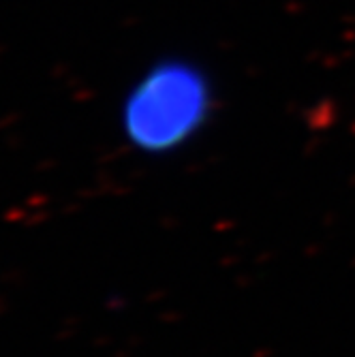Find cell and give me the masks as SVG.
Instances as JSON below:
<instances>
[{
	"instance_id": "obj_1",
	"label": "cell",
	"mask_w": 355,
	"mask_h": 357,
	"mask_svg": "<svg viewBox=\"0 0 355 357\" xmlns=\"http://www.w3.org/2000/svg\"><path fill=\"white\" fill-rule=\"evenodd\" d=\"M204 84L190 71L169 69L158 73L139 94L135 120L142 137L154 144H172L186 135L204 112Z\"/></svg>"
}]
</instances>
